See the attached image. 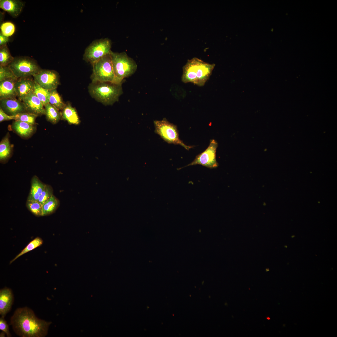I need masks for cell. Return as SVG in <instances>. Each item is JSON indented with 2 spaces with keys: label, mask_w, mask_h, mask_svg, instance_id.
Here are the masks:
<instances>
[{
  "label": "cell",
  "mask_w": 337,
  "mask_h": 337,
  "mask_svg": "<svg viewBox=\"0 0 337 337\" xmlns=\"http://www.w3.org/2000/svg\"><path fill=\"white\" fill-rule=\"evenodd\" d=\"M9 37H7L3 35L0 32V46L7 45V44L9 41Z\"/></svg>",
  "instance_id": "836d02e7"
},
{
  "label": "cell",
  "mask_w": 337,
  "mask_h": 337,
  "mask_svg": "<svg viewBox=\"0 0 337 337\" xmlns=\"http://www.w3.org/2000/svg\"><path fill=\"white\" fill-rule=\"evenodd\" d=\"M53 189L51 186L49 185L46 184L39 198L38 201L43 204L53 195Z\"/></svg>",
  "instance_id": "f546056e"
},
{
  "label": "cell",
  "mask_w": 337,
  "mask_h": 337,
  "mask_svg": "<svg viewBox=\"0 0 337 337\" xmlns=\"http://www.w3.org/2000/svg\"><path fill=\"white\" fill-rule=\"evenodd\" d=\"M59 205V200L53 195L42 204V216L48 215L54 212Z\"/></svg>",
  "instance_id": "44dd1931"
},
{
  "label": "cell",
  "mask_w": 337,
  "mask_h": 337,
  "mask_svg": "<svg viewBox=\"0 0 337 337\" xmlns=\"http://www.w3.org/2000/svg\"><path fill=\"white\" fill-rule=\"evenodd\" d=\"M15 87L17 97L22 101L25 97L34 93V80L29 77L17 78Z\"/></svg>",
  "instance_id": "8fae6325"
},
{
  "label": "cell",
  "mask_w": 337,
  "mask_h": 337,
  "mask_svg": "<svg viewBox=\"0 0 337 337\" xmlns=\"http://www.w3.org/2000/svg\"><path fill=\"white\" fill-rule=\"evenodd\" d=\"M11 148L8 136H6L0 143V160L3 161L10 156Z\"/></svg>",
  "instance_id": "cb8c5ba5"
},
{
  "label": "cell",
  "mask_w": 337,
  "mask_h": 337,
  "mask_svg": "<svg viewBox=\"0 0 337 337\" xmlns=\"http://www.w3.org/2000/svg\"><path fill=\"white\" fill-rule=\"evenodd\" d=\"M110 56L115 75V83H122L123 80L135 73L137 65L125 52L121 53L111 51Z\"/></svg>",
  "instance_id": "277c9868"
},
{
  "label": "cell",
  "mask_w": 337,
  "mask_h": 337,
  "mask_svg": "<svg viewBox=\"0 0 337 337\" xmlns=\"http://www.w3.org/2000/svg\"><path fill=\"white\" fill-rule=\"evenodd\" d=\"M34 81V93L36 95L44 106L49 103L50 90L45 89Z\"/></svg>",
  "instance_id": "7402d4cb"
},
{
  "label": "cell",
  "mask_w": 337,
  "mask_h": 337,
  "mask_svg": "<svg viewBox=\"0 0 337 337\" xmlns=\"http://www.w3.org/2000/svg\"><path fill=\"white\" fill-rule=\"evenodd\" d=\"M22 101L27 112L38 116L45 115L44 106L34 93L25 97Z\"/></svg>",
  "instance_id": "4fadbf2b"
},
{
  "label": "cell",
  "mask_w": 337,
  "mask_h": 337,
  "mask_svg": "<svg viewBox=\"0 0 337 337\" xmlns=\"http://www.w3.org/2000/svg\"><path fill=\"white\" fill-rule=\"evenodd\" d=\"M111 43L108 38H102L93 41L85 49L83 59L91 65L105 56L110 54Z\"/></svg>",
  "instance_id": "ba28073f"
},
{
  "label": "cell",
  "mask_w": 337,
  "mask_h": 337,
  "mask_svg": "<svg viewBox=\"0 0 337 337\" xmlns=\"http://www.w3.org/2000/svg\"><path fill=\"white\" fill-rule=\"evenodd\" d=\"M46 185L37 176H34L31 179V189L27 200L38 201Z\"/></svg>",
  "instance_id": "d6986e66"
},
{
  "label": "cell",
  "mask_w": 337,
  "mask_h": 337,
  "mask_svg": "<svg viewBox=\"0 0 337 337\" xmlns=\"http://www.w3.org/2000/svg\"><path fill=\"white\" fill-rule=\"evenodd\" d=\"M49 103L58 110H62L66 105L56 89L50 90Z\"/></svg>",
  "instance_id": "603a6c76"
},
{
  "label": "cell",
  "mask_w": 337,
  "mask_h": 337,
  "mask_svg": "<svg viewBox=\"0 0 337 337\" xmlns=\"http://www.w3.org/2000/svg\"><path fill=\"white\" fill-rule=\"evenodd\" d=\"M5 332H4L2 331V332H1L0 333V337H5Z\"/></svg>",
  "instance_id": "e575fe53"
},
{
  "label": "cell",
  "mask_w": 337,
  "mask_h": 337,
  "mask_svg": "<svg viewBox=\"0 0 337 337\" xmlns=\"http://www.w3.org/2000/svg\"><path fill=\"white\" fill-rule=\"evenodd\" d=\"M44 107L45 115L47 120L53 124L57 123L61 118V113L49 103L47 104Z\"/></svg>",
  "instance_id": "ffe728a7"
},
{
  "label": "cell",
  "mask_w": 337,
  "mask_h": 337,
  "mask_svg": "<svg viewBox=\"0 0 337 337\" xmlns=\"http://www.w3.org/2000/svg\"><path fill=\"white\" fill-rule=\"evenodd\" d=\"M13 300L11 290L5 288L0 290V314L4 317L10 310Z\"/></svg>",
  "instance_id": "9a60e30c"
},
{
  "label": "cell",
  "mask_w": 337,
  "mask_h": 337,
  "mask_svg": "<svg viewBox=\"0 0 337 337\" xmlns=\"http://www.w3.org/2000/svg\"><path fill=\"white\" fill-rule=\"evenodd\" d=\"M215 66L197 57L188 60L183 67L182 81L184 83H192L203 86L212 74Z\"/></svg>",
  "instance_id": "7a4b0ae2"
},
{
  "label": "cell",
  "mask_w": 337,
  "mask_h": 337,
  "mask_svg": "<svg viewBox=\"0 0 337 337\" xmlns=\"http://www.w3.org/2000/svg\"><path fill=\"white\" fill-rule=\"evenodd\" d=\"M0 330L5 333L7 336H11L9 330V326L4 317L2 316L0 318Z\"/></svg>",
  "instance_id": "1f68e13d"
},
{
  "label": "cell",
  "mask_w": 337,
  "mask_h": 337,
  "mask_svg": "<svg viewBox=\"0 0 337 337\" xmlns=\"http://www.w3.org/2000/svg\"><path fill=\"white\" fill-rule=\"evenodd\" d=\"M14 57L11 55L7 45L0 46V65L8 66Z\"/></svg>",
  "instance_id": "d4e9b609"
},
{
  "label": "cell",
  "mask_w": 337,
  "mask_h": 337,
  "mask_svg": "<svg viewBox=\"0 0 337 337\" xmlns=\"http://www.w3.org/2000/svg\"><path fill=\"white\" fill-rule=\"evenodd\" d=\"M43 243L42 239L39 237H37L30 242L26 247L10 262L12 263L16 259L24 254L32 251L41 246Z\"/></svg>",
  "instance_id": "4316f807"
},
{
  "label": "cell",
  "mask_w": 337,
  "mask_h": 337,
  "mask_svg": "<svg viewBox=\"0 0 337 337\" xmlns=\"http://www.w3.org/2000/svg\"><path fill=\"white\" fill-rule=\"evenodd\" d=\"M15 30L14 25L10 22H4L0 26V32L7 37L12 36L14 33Z\"/></svg>",
  "instance_id": "f1b7e54d"
},
{
  "label": "cell",
  "mask_w": 337,
  "mask_h": 337,
  "mask_svg": "<svg viewBox=\"0 0 337 337\" xmlns=\"http://www.w3.org/2000/svg\"><path fill=\"white\" fill-rule=\"evenodd\" d=\"M17 79H8L0 81V99H16L15 84Z\"/></svg>",
  "instance_id": "2e32d148"
},
{
  "label": "cell",
  "mask_w": 337,
  "mask_h": 337,
  "mask_svg": "<svg viewBox=\"0 0 337 337\" xmlns=\"http://www.w3.org/2000/svg\"><path fill=\"white\" fill-rule=\"evenodd\" d=\"M61 113L62 118L69 124L74 125L79 124L80 120L77 111L70 103L66 104Z\"/></svg>",
  "instance_id": "ac0fdd59"
},
{
  "label": "cell",
  "mask_w": 337,
  "mask_h": 337,
  "mask_svg": "<svg viewBox=\"0 0 337 337\" xmlns=\"http://www.w3.org/2000/svg\"><path fill=\"white\" fill-rule=\"evenodd\" d=\"M26 206L28 210L35 215L42 216V204L38 201L27 200Z\"/></svg>",
  "instance_id": "83f0119b"
},
{
  "label": "cell",
  "mask_w": 337,
  "mask_h": 337,
  "mask_svg": "<svg viewBox=\"0 0 337 337\" xmlns=\"http://www.w3.org/2000/svg\"><path fill=\"white\" fill-rule=\"evenodd\" d=\"M24 2L19 0H0V7L12 17L16 18L21 13Z\"/></svg>",
  "instance_id": "5bb4252c"
},
{
  "label": "cell",
  "mask_w": 337,
  "mask_h": 337,
  "mask_svg": "<svg viewBox=\"0 0 337 337\" xmlns=\"http://www.w3.org/2000/svg\"><path fill=\"white\" fill-rule=\"evenodd\" d=\"M154 132L168 144L179 145L187 150L193 146L185 144L179 138L176 125L169 122L165 118L162 120L154 121Z\"/></svg>",
  "instance_id": "5b68a950"
},
{
  "label": "cell",
  "mask_w": 337,
  "mask_h": 337,
  "mask_svg": "<svg viewBox=\"0 0 337 337\" xmlns=\"http://www.w3.org/2000/svg\"><path fill=\"white\" fill-rule=\"evenodd\" d=\"M0 108L10 116L27 112L22 101L16 99H0Z\"/></svg>",
  "instance_id": "7c38bea8"
},
{
  "label": "cell",
  "mask_w": 337,
  "mask_h": 337,
  "mask_svg": "<svg viewBox=\"0 0 337 337\" xmlns=\"http://www.w3.org/2000/svg\"><path fill=\"white\" fill-rule=\"evenodd\" d=\"M13 116V120L34 125L37 115L27 112L19 113Z\"/></svg>",
  "instance_id": "484cf974"
},
{
  "label": "cell",
  "mask_w": 337,
  "mask_h": 337,
  "mask_svg": "<svg viewBox=\"0 0 337 337\" xmlns=\"http://www.w3.org/2000/svg\"><path fill=\"white\" fill-rule=\"evenodd\" d=\"M217 146L216 140H210L209 145L205 150L197 155L194 160L185 167L199 164L211 168L217 167L218 164L216 159V152Z\"/></svg>",
  "instance_id": "9c48e42d"
},
{
  "label": "cell",
  "mask_w": 337,
  "mask_h": 337,
  "mask_svg": "<svg viewBox=\"0 0 337 337\" xmlns=\"http://www.w3.org/2000/svg\"><path fill=\"white\" fill-rule=\"evenodd\" d=\"M12 128L18 135L25 138L31 136L35 130L34 125L16 120L12 123Z\"/></svg>",
  "instance_id": "e0dca14e"
},
{
  "label": "cell",
  "mask_w": 337,
  "mask_h": 337,
  "mask_svg": "<svg viewBox=\"0 0 337 337\" xmlns=\"http://www.w3.org/2000/svg\"><path fill=\"white\" fill-rule=\"evenodd\" d=\"M14 331L21 337H44L48 333L51 323L38 319L27 307L16 310L10 319Z\"/></svg>",
  "instance_id": "6da1fadb"
},
{
  "label": "cell",
  "mask_w": 337,
  "mask_h": 337,
  "mask_svg": "<svg viewBox=\"0 0 337 337\" xmlns=\"http://www.w3.org/2000/svg\"><path fill=\"white\" fill-rule=\"evenodd\" d=\"M89 93L96 101L105 105H112L123 93L122 83L110 82H91Z\"/></svg>",
  "instance_id": "3957f363"
},
{
  "label": "cell",
  "mask_w": 337,
  "mask_h": 337,
  "mask_svg": "<svg viewBox=\"0 0 337 337\" xmlns=\"http://www.w3.org/2000/svg\"><path fill=\"white\" fill-rule=\"evenodd\" d=\"M13 120V116H10L5 113L2 109L0 108V122L5 120Z\"/></svg>",
  "instance_id": "d6a6232c"
},
{
  "label": "cell",
  "mask_w": 337,
  "mask_h": 337,
  "mask_svg": "<svg viewBox=\"0 0 337 337\" xmlns=\"http://www.w3.org/2000/svg\"><path fill=\"white\" fill-rule=\"evenodd\" d=\"M33 76L34 80L46 89H56L60 84L59 74L54 70L41 69Z\"/></svg>",
  "instance_id": "30bf717a"
},
{
  "label": "cell",
  "mask_w": 337,
  "mask_h": 337,
  "mask_svg": "<svg viewBox=\"0 0 337 337\" xmlns=\"http://www.w3.org/2000/svg\"><path fill=\"white\" fill-rule=\"evenodd\" d=\"M91 82H115V76L113 68L110 53L92 64Z\"/></svg>",
  "instance_id": "52a82bcc"
},
{
  "label": "cell",
  "mask_w": 337,
  "mask_h": 337,
  "mask_svg": "<svg viewBox=\"0 0 337 337\" xmlns=\"http://www.w3.org/2000/svg\"><path fill=\"white\" fill-rule=\"evenodd\" d=\"M8 66L17 78L33 76L41 69L35 60L25 56L14 57Z\"/></svg>",
  "instance_id": "8992f818"
},
{
  "label": "cell",
  "mask_w": 337,
  "mask_h": 337,
  "mask_svg": "<svg viewBox=\"0 0 337 337\" xmlns=\"http://www.w3.org/2000/svg\"><path fill=\"white\" fill-rule=\"evenodd\" d=\"M8 79L17 78L15 77L8 66H3L0 65V81Z\"/></svg>",
  "instance_id": "4dcf8cb0"
}]
</instances>
